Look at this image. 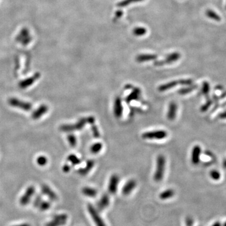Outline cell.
Here are the masks:
<instances>
[{
  "mask_svg": "<svg viewBox=\"0 0 226 226\" xmlns=\"http://www.w3.org/2000/svg\"><path fill=\"white\" fill-rule=\"evenodd\" d=\"M95 118L93 116H89L80 119L76 123L72 124H63L60 127V130L63 132H71L82 130L86 124H94Z\"/></svg>",
  "mask_w": 226,
  "mask_h": 226,
  "instance_id": "obj_1",
  "label": "cell"
},
{
  "mask_svg": "<svg viewBox=\"0 0 226 226\" xmlns=\"http://www.w3.org/2000/svg\"><path fill=\"white\" fill-rule=\"evenodd\" d=\"M165 158L163 155H159L156 159V168L154 174V180L156 182H159L163 180L165 169Z\"/></svg>",
  "mask_w": 226,
  "mask_h": 226,
  "instance_id": "obj_2",
  "label": "cell"
},
{
  "mask_svg": "<svg viewBox=\"0 0 226 226\" xmlns=\"http://www.w3.org/2000/svg\"><path fill=\"white\" fill-rule=\"evenodd\" d=\"M87 211L95 226H106V224L100 216L98 211L92 205L88 204Z\"/></svg>",
  "mask_w": 226,
  "mask_h": 226,
  "instance_id": "obj_3",
  "label": "cell"
},
{
  "mask_svg": "<svg viewBox=\"0 0 226 226\" xmlns=\"http://www.w3.org/2000/svg\"><path fill=\"white\" fill-rule=\"evenodd\" d=\"M68 216L66 214L62 213L54 216L52 219L48 222L45 226H63L67 224Z\"/></svg>",
  "mask_w": 226,
  "mask_h": 226,
  "instance_id": "obj_4",
  "label": "cell"
},
{
  "mask_svg": "<svg viewBox=\"0 0 226 226\" xmlns=\"http://www.w3.org/2000/svg\"><path fill=\"white\" fill-rule=\"evenodd\" d=\"M8 103L11 106L22 109L25 111H29L32 109V105L31 103L23 101L15 98H11L9 99Z\"/></svg>",
  "mask_w": 226,
  "mask_h": 226,
  "instance_id": "obj_5",
  "label": "cell"
},
{
  "mask_svg": "<svg viewBox=\"0 0 226 226\" xmlns=\"http://www.w3.org/2000/svg\"><path fill=\"white\" fill-rule=\"evenodd\" d=\"M168 133L165 130H158L144 133L142 138L146 139H162L167 137Z\"/></svg>",
  "mask_w": 226,
  "mask_h": 226,
  "instance_id": "obj_6",
  "label": "cell"
},
{
  "mask_svg": "<svg viewBox=\"0 0 226 226\" xmlns=\"http://www.w3.org/2000/svg\"><path fill=\"white\" fill-rule=\"evenodd\" d=\"M35 193V188L34 186H30L28 187L25 193L23 194V196L20 199V204L22 206L27 205L31 201L32 197L34 196Z\"/></svg>",
  "mask_w": 226,
  "mask_h": 226,
  "instance_id": "obj_7",
  "label": "cell"
},
{
  "mask_svg": "<svg viewBox=\"0 0 226 226\" xmlns=\"http://www.w3.org/2000/svg\"><path fill=\"white\" fill-rule=\"evenodd\" d=\"M119 182V178L118 175L114 174L110 177L108 184V191L110 193H111V194H115V193H116Z\"/></svg>",
  "mask_w": 226,
  "mask_h": 226,
  "instance_id": "obj_8",
  "label": "cell"
},
{
  "mask_svg": "<svg viewBox=\"0 0 226 226\" xmlns=\"http://www.w3.org/2000/svg\"><path fill=\"white\" fill-rule=\"evenodd\" d=\"M40 74L39 73H36L33 76L22 80L19 83L18 86L21 89H26L31 86L32 84H34L37 81V80L40 78Z\"/></svg>",
  "mask_w": 226,
  "mask_h": 226,
  "instance_id": "obj_9",
  "label": "cell"
},
{
  "mask_svg": "<svg viewBox=\"0 0 226 226\" xmlns=\"http://www.w3.org/2000/svg\"><path fill=\"white\" fill-rule=\"evenodd\" d=\"M42 193L44 196H46L48 199L52 201H55L58 199L57 193L49 187L46 184H43L41 187Z\"/></svg>",
  "mask_w": 226,
  "mask_h": 226,
  "instance_id": "obj_10",
  "label": "cell"
},
{
  "mask_svg": "<svg viewBox=\"0 0 226 226\" xmlns=\"http://www.w3.org/2000/svg\"><path fill=\"white\" fill-rule=\"evenodd\" d=\"M48 111V107L45 104H42L36 110L32 112L31 118L34 119H38L45 115Z\"/></svg>",
  "mask_w": 226,
  "mask_h": 226,
  "instance_id": "obj_11",
  "label": "cell"
},
{
  "mask_svg": "<svg viewBox=\"0 0 226 226\" xmlns=\"http://www.w3.org/2000/svg\"><path fill=\"white\" fill-rule=\"evenodd\" d=\"M123 112V107L122 104L121 99L119 97H117L115 99L114 103V115L117 118H120Z\"/></svg>",
  "mask_w": 226,
  "mask_h": 226,
  "instance_id": "obj_12",
  "label": "cell"
},
{
  "mask_svg": "<svg viewBox=\"0 0 226 226\" xmlns=\"http://www.w3.org/2000/svg\"><path fill=\"white\" fill-rule=\"evenodd\" d=\"M136 187V182L132 179L129 180L123 187L122 189V193L124 196H128L133 192V190Z\"/></svg>",
  "mask_w": 226,
  "mask_h": 226,
  "instance_id": "obj_13",
  "label": "cell"
},
{
  "mask_svg": "<svg viewBox=\"0 0 226 226\" xmlns=\"http://www.w3.org/2000/svg\"><path fill=\"white\" fill-rule=\"evenodd\" d=\"M180 54L178 53H173L172 54L169 55L166 59L165 60H164L163 61L161 62H156L155 63V65L157 66H163V64L165 63H173L175 61H176L180 58Z\"/></svg>",
  "mask_w": 226,
  "mask_h": 226,
  "instance_id": "obj_14",
  "label": "cell"
},
{
  "mask_svg": "<svg viewBox=\"0 0 226 226\" xmlns=\"http://www.w3.org/2000/svg\"><path fill=\"white\" fill-rule=\"evenodd\" d=\"M177 107L176 104L175 102H171L168 106V110L167 112V118L170 121H173L175 119L177 112Z\"/></svg>",
  "mask_w": 226,
  "mask_h": 226,
  "instance_id": "obj_15",
  "label": "cell"
},
{
  "mask_svg": "<svg viewBox=\"0 0 226 226\" xmlns=\"http://www.w3.org/2000/svg\"><path fill=\"white\" fill-rule=\"evenodd\" d=\"M201 153V148L199 145H196L193 148L192 153V162L193 164L197 165L200 161V155Z\"/></svg>",
  "mask_w": 226,
  "mask_h": 226,
  "instance_id": "obj_16",
  "label": "cell"
},
{
  "mask_svg": "<svg viewBox=\"0 0 226 226\" xmlns=\"http://www.w3.org/2000/svg\"><path fill=\"white\" fill-rule=\"evenodd\" d=\"M110 204V199L107 194H104L97 204L99 210H104L109 207Z\"/></svg>",
  "mask_w": 226,
  "mask_h": 226,
  "instance_id": "obj_17",
  "label": "cell"
},
{
  "mask_svg": "<svg viewBox=\"0 0 226 226\" xmlns=\"http://www.w3.org/2000/svg\"><path fill=\"white\" fill-rule=\"evenodd\" d=\"M178 84H180V80H173V81L168 82L166 84H162L159 86L158 91L159 92H165L170 89H172L176 87Z\"/></svg>",
  "mask_w": 226,
  "mask_h": 226,
  "instance_id": "obj_18",
  "label": "cell"
},
{
  "mask_svg": "<svg viewBox=\"0 0 226 226\" xmlns=\"http://www.w3.org/2000/svg\"><path fill=\"white\" fill-rule=\"evenodd\" d=\"M140 94H141V90L139 88H138V87L135 88L133 90L131 94H129V95L126 98V103H129L131 102L133 100H137V99H138Z\"/></svg>",
  "mask_w": 226,
  "mask_h": 226,
  "instance_id": "obj_19",
  "label": "cell"
},
{
  "mask_svg": "<svg viewBox=\"0 0 226 226\" xmlns=\"http://www.w3.org/2000/svg\"><path fill=\"white\" fill-rule=\"evenodd\" d=\"M82 192L85 196L89 198H94L96 197L97 194H98V191H97V190L89 187H84L82 190Z\"/></svg>",
  "mask_w": 226,
  "mask_h": 226,
  "instance_id": "obj_20",
  "label": "cell"
},
{
  "mask_svg": "<svg viewBox=\"0 0 226 226\" xmlns=\"http://www.w3.org/2000/svg\"><path fill=\"white\" fill-rule=\"evenodd\" d=\"M95 162L94 161V160H88L86 163V166L84 168H80L78 172L80 175H87L93 168V167L94 166Z\"/></svg>",
  "mask_w": 226,
  "mask_h": 226,
  "instance_id": "obj_21",
  "label": "cell"
},
{
  "mask_svg": "<svg viewBox=\"0 0 226 226\" xmlns=\"http://www.w3.org/2000/svg\"><path fill=\"white\" fill-rule=\"evenodd\" d=\"M175 195V192L173 189H167L161 192L159 194V198L161 200H167L173 197Z\"/></svg>",
  "mask_w": 226,
  "mask_h": 226,
  "instance_id": "obj_22",
  "label": "cell"
},
{
  "mask_svg": "<svg viewBox=\"0 0 226 226\" xmlns=\"http://www.w3.org/2000/svg\"><path fill=\"white\" fill-rule=\"evenodd\" d=\"M156 58V56L155 55H140L136 57V60L138 62H144L155 60Z\"/></svg>",
  "mask_w": 226,
  "mask_h": 226,
  "instance_id": "obj_23",
  "label": "cell"
},
{
  "mask_svg": "<svg viewBox=\"0 0 226 226\" xmlns=\"http://www.w3.org/2000/svg\"><path fill=\"white\" fill-rule=\"evenodd\" d=\"M103 148V144L101 143H95L91 147V151L94 154H97L101 151Z\"/></svg>",
  "mask_w": 226,
  "mask_h": 226,
  "instance_id": "obj_24",
  "label": "cell"
},
{
  "mask_svg": "<svg viewBox=\"0 0 226 226\" xmlns=\"http://www.w3.org/2000/svg\"><path fill=\"white\" fill-rule=\"evenodd\" d=\"M197 87V85H191V86H189L188 87H184V88H182V89H180L178 91V92L180 94H182V95L187 94H188L190 92L193 91V90L196 89Z\"/></svg>",
  "mask_w": 226,
  "mask_h": 226,
  "instance_id": "obj_25",
  "label": "cell"
},
{
  "mask_svg": "<svg viewBox=\"0 0 226 226\" xmlns=\"http://www.w3.org/2000/svg\"><path fill=\"white\" fill-rule=\"evenodd\" d=\"M67 160L72 163V165H79L80 162H81V160H80L76 155H70L68 157H67Z\"/></svg>",
  "mask_w": 226,
  "mask_h": 226,
  "instance_id": "obj_26",
  "label": "cell"
},
{
  "mask_svg": "<svg viewBox=\"0 0 226 226\" xmlns=\"http://www.w3.org/2000/svg\"><path fill=\"white\" fill-rule=\"evenodd\" d=\"M50 207H51L50 202H48V201L42 200L38 208L41 211H47V210L49 209Z\"/></svg>",
  "mask_w": 226,
  "mask_h": 226,
  "instance_id": "obj_27",
  "label": "cell"
},
{
  "mask_svg": "<svg viewBox=\"0 0 226 226\" xmlns=\"http://www.w3.org/2000/svg\"><path fill=\"white\" fill-rule=\"evenodd\" d=\"M67 140L68 142L69 143V144L72 147H76L77 144V138L75 137V136L73 134H70L68 135L67 136Z\"/></svg>",
  "mask_w": 226,
  "mask_h": 226,
  "instance_id": "obj_28",
  "label": "cell"
},
{
  "mask_svg": "<svg viewBox=\"0 0 226 226\" xmlns=\"http://www.w3.org/2000/svg\"><path fill=\"white\" fill-rule=\"evenodd\" d=\"M47 158L44 156H40L37 159V163L41 167L45 166L47 163Z\"/></svg>",
  "mask_w": 226,
  "mask_h": 226,
  "instance_id": "obj_29",
  "label": "cell"
},
{
  "mask_svg": "<svg viewBox=\"0 0 226 226\" xmlns=\"http://www.w3.org/2000/svg\"><path fill=\"white\" fill-rule=\"evenodd\" d=\"M209 90H210V86H209V84L207 82H204L203 83V86H202V94L207 95L208 92H209Z\"/></svg>",
  "mask_w": 226,
  "mask_h": 226,
  "instance_id": "obj_30",
  "label": "cell"
},
{
  "mask_svg": "<svg viewBox=\"0 0 226 226\" xmlns=\"http://www.w3.org/2000/svg\"><path fill=\"white\" fill-rule=\"evenodd\" d=\"M207 13V16H208V17L211 18H212L214 20H216L217 21H219L220 20V18H219V16L217 14H216L214 11H208Z\"/></svg>",
  "mask_w": 226,
  "mask_h": 226,
  "instance_id": "obj_31",
  "label": "cell"
},
{
  "mask_svg": "<svg viewBox=\"0 0 226 226\" xmlns=\"http://www.w3.org/2000/svg\"><path fill=\"white\" fill-rule=\"evenodd\" d=\"M42 200H42V197L40 195H38L37 196H36V197H35V200L34 201V203H33L34 207L38 208L39 207V205H40V203L42 202Z\"/></svg>",
  "mask_w": 226,
  "mask_h": 226,
  "instance_id": "obj_32",
  "label": "cell"
},
{
  "mask_svg": "<svg viewBox=\"0 0 226 226\" xmlns=\"http://www.w3.org/2000/svg\"><path fill=\"white\" fill-rule=\"evenodd\" d=\"M92 133H93L94 136L96 138H99L100 134H99V132L98 131V127H97V126L94 125V124H92Z\"/></svg>",
  "mask_w": 226,
  "mask_h": 226,
  "instance_id": "obj_33",
  "label": "cell"
},
{
  "mask_svg": "<svg viewBox=\"0 0 226 226\" xmlns=\"http://www.w3.org/2000/svg\"><path fill=\"white\" fill-rule=\"evenodd\" d=\"M193 84V80L191 79L180 80V84L183 86H191Z\"/></svg>",
  "mask_w": 226,
  "mask_h": 226,
  "instance_id": "obj_34",
  "label": "cell"
},
{
  "mask_svg": "<svg viewBox=\"0 0 226 226\" xmlns=\"http://www.w3.org/2000/svg\"><path fill=\"white\" fill-rule=\"evenodd\" d=\"M211 176L214 180H218L220 178V173L216 170H212L211 172Z\"/></svg>",
  "mask_w": 226,
  "mask_h": 226,
  "instance_id": "obj_35",
  "label": "cell"
},
{
  "mask_svg": "<svg viewBox=\"0 0 226 226\" xmlns=\"http://www.w3.org/2000/svg\"><path fill=\"white\" fill-rule=\"evenodd\" d=\"M212 103V101L208 100V101L206 103V104H205L204 106H202V107H201V109H201V111H202V112L206 111L208 109V108L210 107V106H211Z\"/></svg>",
  "mask_w": 226,
  "mask_h": 226,
  "instance_id": "obj_36",
  "label": "cell"
},
{
  "mask_svg": "<svg viewBox=\"0 0 226 226\" xmlns=\"http://www.w3.org/2000/svg\"><path fill=\"white\" fill-rule=\"evenodd\" d=\"M71 166H70V165H67V164L64 165H63V168H62V170H63V172H65V173H68V172H69L71 171Z\"/></svg>",
  "mask_w": 226,
  "mask_h": 226,
  "instance_id": "obj_37",
  "label": "cell"
},
{
  "mask_svg": "<svg viewBox=\"0 0 226 226\" xmlns=\"http://www.w3.org/2000/svg\"><path fill=\"white\" fill-rule=\"evenodd\" d=\"M13 226H31L30 224H29L28 223H22L20 224H18V225H14Z\"/></svg>",
  "mask_w": 226,
  "mask_h": 226,
  "instance_id": "obj_38",
  "label": "cell"
},
{
  "mask_svg": "<svg viewBox=\"0 0 226 226\" xmlns=\"http://www.w3.org/2000/svg\"><path fill=\"white\" fill-rule=\"evenodd\" d=\"M220 118H222V119H225L226 118V111L222 113V114H220L219 116Z\"/></svg>",
  "mask_w": 226,
  "mask_h": 226,
  "instance_id": "obj_39",
  "label": "cell"
},
{
  "mask_svg": "<svg viewBox=\"0 0 226 226\" xmlns=\"http://www.w3.org/2000/svg\"><path fill=\"white\" fill-rule=\"evenodd\" d=\"M192 220H187V222H188V226H192V222H191Z\"/></svg>",
  "mask_w": 226,
  "mask_h": 226,
  "instance_id": "obj_40",
  "label": "cell"
},
{
  "mask_svg": "<svg viewBox=\"0 0 226 226\" xmlns=\"http://www.w3.org/2000/svg\"><path fill=\"white\" fill-rule=\"evenodd\" d=\"M224 167L226 168V160L224 162Z\"/></svg>",
  "mask_w": 226,
  "mask_h": 226,
  "instance_id": "obj_41",
  "label": "cell"
},
{
  "mask_svg": "<svg viewBox=\"0 0 226 226\" xmlns=\"http://www.w3.org/2000/svg\"><path fill=\"white\" fill-rule=\"evenodd\" d=\"M225 226H226V223H225Z\"/></svg>",
  "mask_w": 226,
  "mask_h": 226,
  "instance_id": "obj_42",
  "label": "cell"
}]
</instances>
